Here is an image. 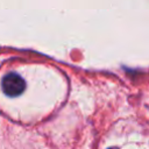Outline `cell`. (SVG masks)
Segmentation results:
<instances>
[{
	"instance_id": "6da1fadb",
	"label": "cell",
	"mask_w": 149,
	"mask_h": 149,
	"mask_svg": "<svg viewBox=\"0 0 149 149\" xmlns=\"http://www.w3.org/2000/svg\"><path fill=\"white\" fill-rule=\"evenodd\" d=\"M1 86H2V91L5 92L6 95L17 97L24 91L26 83H24L23 78H21L19 74L10 72L2 78Z\"/></svg>"
},
{
	"instance_id": "7a4b0ae2",
	"label": "cell",
	"mask_w": 149,
	"mask_h": 149,
	"mask_svg": "<svg viewBox=\"0 0 149 149\" xmlns=\"http://www.w3.org/2000/svg\"><path fill=\"white\" fill-rule=\"evenodd\" d=\"M109 149H118V148H109Z\"/></svg>"
}]
</instances>
